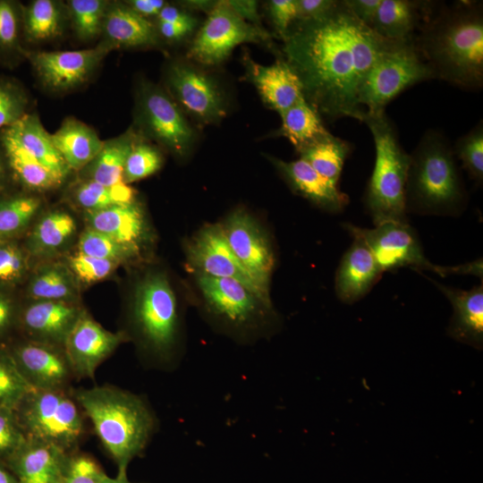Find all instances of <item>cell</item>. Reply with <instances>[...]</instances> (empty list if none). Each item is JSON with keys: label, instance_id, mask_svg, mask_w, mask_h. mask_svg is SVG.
<instances>
[{"label": "cell", "instance_id": "45", "mask_svg": "<svg viewBox=\"0 0 483 483\" xmlns=\"http://www.w3.org/2000/svg\"><path fill=\"white\" fill-rule=\"evenodd\" d=\"M33 388L19 373L4 345H0V406L14 409Z\"/></svg>", "mask_w": 483, "mask_h": 483}, {"label": "cell", "instance_id": "10", "mask_svg": "<svg viewBox=\"0 0 483 483\" xmlns=\"http://www.w3.org/2000/svg\"><path fill=\"white\" fill-rule=\"evenodd\" d=\"M196 281L210 313L228 329L256 332L271 323L272 305L233 278L197 274Z\"/></svg>", "mask_w": 483, "mask_h": 483}, {"label": "cell", "instance_id": "26", "mask_svg": "<svg viewBox=\"0 0 483 483\" xmlns=\"http://www.w3.org/2000/svg\"><path fill=\"white\" fill-rule=\"evenodd\" d=\"M87 220L89 227L109 236L136 253L148 235L144 213L135 202L89 212Z\"/></svg>", "mask_w": 483, "mask_h": 483}, {"label": "cell", "instance_id": "34", "mask_svg": "<svg viewBox=\"0 0 483 483\" xmlns=\"http://www.w3.org/2000/svg\"><path fill=\"white\" fill-rule=\"evenodd\" d=\"M351 151L352 146L348 141L330 133L297 152L300 158L309 163L320 175L337 184Z\"/></svg>", "mask_w": 483, "mask_h": 483}, {"label": "cell", "instance_id": "18", "mask_svg": "<svg viewBox=\"0 0 483 483\" xmlns=\"http://www.w3.org/2000/svg\"><path fill=\"white\" fill-rule=\"evenodd\" d=\"M126 341L123 332L106 330L83 310L64 345L76 379H94L98 366Z\"/></svg>", "mask_w": 483, "mask_h": 483}, {"label": "cell", "instance_id": "35", "mask_svg": "<svg viewBox=\"0 0 483 483\" xmlns=\"http://www.w3.org/2000/svg\"><path fill=\"white\" fill-rule=\"evenodd\" d=\"M31 301L75 302L77 286L72 271L60 264L41 267L31 277L27 288Z\"/></svg>", "mask_w": 483, "mask_h": 483}, {"label": "cell", "instance_id": "42", "mask_svg": "<svg viewBox=\"0 0 483 483\" xmlns=\"http://www.w3.org/2000/svg\"><path fill=\"white\" fill-rule=\"evenodd\" d=\"M162 164L163 157L159 149L140 137L125 161L123 182L128 184L148 177L157 173Z\"/></svg>", "mask_w": 483, "mask_h": 483}, {"label": "cell", "instance_id": "50", "mask_svg": "<svg viewBox=\"0 0 483 483\" xmlns=\"http://www.w3.org/2000/svg\"><path fill=\"white\" fill-rule=\"evenodd\" d=\"M20 307L11 294L0 290V345L15 337Z\"/></svg>", "mask_w": 483, "mask_h": 483}, {"label": "cell", "instance_id": "39", "mask_svg": "<svg viewBox=\"0 0 483 483\" xmlns=\"http://www.w3.org/2000/svg\"><path fill=\"white\" fill-rule=\"evenodd\" d=\"M33 195L13 194L0 198V240L18 235L30 225L40 208Z\"/></svg>", "mask_w": 483, "mask_h": 483}, {"label": "cell", "instance_id": "25", "mask_svg": "<svg viewBox=\"0 0 483 483\" xmlns=\"http://www.w3.org/2000/svg\"><path fill=\"white\" fill-rule=\"evenodd\" d=\"M101 35L112 49L155 47L160 39L156 25L124 2H109Z\"/></svg>", "mask_w": 483, "mask_h": 483}, {"label": "cell", "instance_id": "37", "mask_svg": "<svg viewBox=\"0 0 483 483\" xmlns=\"http://www.w3.org/2000/svg\"><path fill=\"white\" fill-rule=\"evenodd\" d=\"M23 5L14 0H0V64L14 66L24 58L22 40Z\"/></svg>", "mask_w": 483, "mask_h": 483}, {"label": "cell", "instance_id": "23", "mask_svg": "<svg viewBox=\"0 0 483 483\" xmlns=\"http://www.w3.org/2000/svg\"><path fill=\"white\" fill-rule=\"evenodd\" d=\"M430 281L445 295L453 306L447 327L450 337L477 350L483 347V284L464 291Z\"/></svg>", "mask_w": 483, "mask_h": 483}, {"label": "cell", "instance_id": "16", "mask_svg": "<svg viewBox=\"0 0 483 483\" xmlns=\"http://www.w3.org/2000/svg\"><path fill=\"white\" fill-rule=\"evenodd\" d=\"M226 241L262 293L269 296L275 259L268 238L255 219L242 209L232 212L221 225Z\"/></svg>", "mask_w": 483, "mask_h": 483}, {"label": "cell", "instance_id": "2", "mask_svg": "<svg viewBox=\"0 0 483 483\" xmlns=\"http://www.w3.org/2000/svg\"><path fill=\"white\" fill-rule=\"evenodd\" d=\"M434 4L414 44L435 79L464 90L483 86V8L479 1Z\"/></svg>", "mask_w": 483, "mask_h": 483}, {"label": "cell", "instance_id": "32", "mask_svg": "<svg viewBox=\"0 0 483 483\" xmlns=\"http://www.w3.org/2000/svg\"><path fill=\"white\" fill-rule=\"evenodd\" d=\"M67 18L65 4L59 1L34 0L23 5V44L46 42L61 37Z\"/></svg>", "mask_w": 483, "mask_h": 483}, {"label": "cell", "instance_id": "24", "mask_svg": "<svg viewBox=\"0 0 483 483\" xmlns=\"http://www.w3.org/2000/svg\"><path fill=\"white\" fill-rule=\"evenodd\" d=\"M247 70L264 103L280 116L303 96L297 74L284 59H278L271 65L248 59Z\"/></svg>", "mask_w": 483, "mask_h": 483}, {"label": "cell", "instance_id": "27", "mask_svg": "<svg viewBox=\"0 0 483 483\" xmlns=\"http://www.w3.org/2000/svg\"><path fill=\"white\" fill-rule=\"evenodd\" d=\"M434 4L429 1L381 0L371 29L387 40H412Z\"/></svg>", "mask_w": 483, "mask_h": 483}, {"label": "cell", "instance_id": "1", "mask_svg": "<svg viewBox=\"0 0 483 483\" xmlns=\"http://www.w3.org/2000/svg\"><path fill=\"white\" fill-rule=\"evenodd\" d=\"M284 60L297 74L304 98L329 120L362 122L358 92L366 73L393 41L360 21L343 0L318 20L295 21L283 38Z\"/></svg>", "mask_w": 483, "mask_h": 483}, {"label": "cell", "instance_id": "40", "mask_svg": "<svg viewBox=\"0 0 483 483\" xmlns=\"http://www.w3.org/2000/svg\"><path fill=\"white\" fill-rule=\"evenodd\" d=\"M109 2L106 0H70L66 2L68 19L79 39L87 42L101 35Z\"/></svg>", "mask_w": 483, "mask_h": 483}, {"label": "cell", "instance_id": "52", "mask_svg": "<svg viewBox=\"0 0 483 483\" xmlns=\"http://www.w3.org/2000/svg\"><path fill=\"white\" fill-rule=\"evenodd\" d=\"M339 2L337 0H295V21H311L325 17L338 6Z\"/></svg>", "mask_w": 483, "mask_h": 483}, {"label": "cell", "instance_id": "21", "mask_svg": "<svg viewBox=\"0 0 483 483\" xmlns=\"http://www.w3.org/2000/svg\"><path fill=\"white\" fill-rule=\"evenodd\" d=\"M292 191L307 199L318 208L338 213L349 203V197L337 184L320 175L305 160L299 158L286 162L269 158Z\"/></svg>", "mask_w": 483, "mask_h": 483}, {"label": "cell", "instance_id": "61", "mask_svg": "<svg viewBox=\"0 0 483 483\" xmlns=\"http://www.w3.org/2000/svg\"><path fill=\"white\" fill-rule=\"evenodd\" d=\"M101 483H133V482H131L128 479L127 476L125 477L116 476L115 478H110L106 475Z\"/></svg>", "mask_w": 483, "mask_h": 483}, {"label": "cell", "instance_id": "30", "mask_svg": "<svg viewBox=\"0 0 483 483\" xmlns=\"http://www.w3.org/2000/svg\"><path fill=\"white\" fill-rule=\"evenodd\" d=\"M4 129L39 163L63 181L66 178L71 170L54 146L50 133L45 130L37 114L28 113Z\"/></svg>", "mask_w": 483, "mask_h": 483}, {"label": "cell", "instance_id": "7", "mask_svg": "<svg viewBox=\"0 0 483 483\" xmlns=\"http://www.w3.org/2000/svg\"><path fill=\"white\" fill-rule=\"evenodd\" d=\"M70 390L29 392L14 408L29 439L54 445L67 453L79 449L86 436V416Z\"/></svg>", "mask_w": 483, "mask_h": 483}, {"label": "cell", "instance_id": "33", "mask_svg": "<svg viewBox=\"0 0 483 483\" xmlns=\"http://www.w3.org/2000/svg\"><path fill=\"white\" fill-rule=\"evenodd\" d=\"M281 119L282 124L276 135L288 139L297 151L330 134L322 123L321 115L303 96L281 115Z\"/></svg>", "mask_w": 483, "mask_h": 483}, {"label": "cell", "instance_id": "6", "mask_svg": "<svg viewBox=\"0 0 483 483\" xmlns=\"http://www.w3.org/2000/svg\"><path fill=\"white\" fill-rule=\"evenodd\" d=\"M362 123L373 137L376 159L368 182L364 204L375 225L407 222L405 186L410 154L402 148L397 131L386 112L365 113Z\"/></svg>", "mask_w": 483, "mask_h": 483}, {"label": "cell", "instance_id": "48", "mask_svg": "<svg viewBox=\"0 0 483 483\" xmlns=\"http://www.w3.org/2000/svg\"><path fill=\"white\" fill-rule=\"evenodd\" d=\"M68 264L73 275L85 284H92L106 278L118 265L112 260L101 259L79 252L69 258Z\"/></svg>", "mask_w": 483, "mask_h": 483}, {"label": "cell", "instance_id": "47", "mask_svg": "<svg viewBox=\"0 0 483 483\" xmlns=\"http://www.w3.org/2000/svg\"><path fill=\"white\" fill-rule=\"evenodd\" d=\"M28 268L26 256L13 242L0 240V288L19 283Z\"/></svg>", "mask_w": 483, "mask_h": 483}, {"label": "cell", "instance_id": "8", "mask_svg": "<svg viewBox=\"0 0 483 483\" xmlns=\"http://www.w3.org/2000/svg\"><path fill=\"white\" fill-rule=\"evenodd\" d=\"M413 39L393 41L366 73L358 92L366 113L386 112L388 103L404 89L435 79Z\"/></svg>", "mask_w": 483, "mask_h": 483}, {"label": "cell", "instance_id": "28", "mask_svg": "<svg viewBox=\"0 0 483 483\" xmlns=\"http://www.w3.org/2000/svg\"><path fill=\"white\" fill-rule=\"evenodd\" d=\"M50 135L70 170L86 167L101 150L105 141L91 127L74 117H66Z\"/></svg>", "mask_w": 483, "mask_h": 483}, {"label": "cell", "instance_id": "41", "mask_svg": "<svg viewBox=\"0 0 483 483\" xmlns=\"http://www.w3.org/2000/svg\"><path fill=\"white\" fill-rule=\"evenodd\" d=\"M453 151L470 177L477 184L481 185L483 182V124L481 121L456 140Z\"/></svg>", "mask_w": 483, "mask_h": 483}, {"label": "cell", "instance_id": "4", "mask_svg": "<svg viewBox=\"0 0 483 483\" xmlns=\"http://www.w3.org/2000/svg\"><path fill=\"white\" fill-rule=\"evenodd\" d=\"M467 199L448 139L437 130H428L410 154L406 213L456 216L464 209Z\"/></svg>", "mask_w": 483, "mask_h": 483}, {"label": "cell", "instance_id": "13", "mask_svg": "<svg viewBox=\"0 0 483 483\" xmlns=\"http://www.w3.org/2000/svg\"><path fill=\"white\" fill-rule=\"evenodd\" d=\"M165 89L180 108L203 124L218 123L226 102L217 82L188 62L174 61L165 70Z\"/></svg>", "mask_w": 483, "mask_h": 483}, {"label": "cell", "instance_id": "44", "mask_svg": "<svg viewBox=\"0 0 483 483\" xmlns=\"http://www.w3.org/2000/svg\"><path fill=\"white\" fill-rule=\"evenodd\" d=\"M30 98L16 80L0 76V131L18 122L25 114Z\"/></svg>", "mask_w": 483, "mask_h": 483}, {"label": "cell", "instance_id": "36", "mask_svg": "<svg viewBox=\"0 0 483 483\" xmlns=\"http://www.w3.org/2000/svg\"><path fill=\"white\" fill-rule=\"evenodd\" d=\"M76 230L73 217L64 211H53L37 223L28 238V249L37 256L54 253L64 246Z\"/></svg>", "mask_w": 483, "mask_h": 483}, {"label": "cell", "instance_id": "15", "mask_svg": "<svg viewBox=\"0 0 483 483\" xmlns=\"http://www.w3.org/2000/svg\"><path fill=\"white\" fill-rule=\"evenodd\" d=\"M19 373L38 390H70L76 379L63 347L15 336L5 345Z\"/></svg>", "mask_w": 483, "mask_h": 483}, {"label": "cell", "instance_id": "43", "mask_svg": "<svg viewBox=\"0 0 483 483\" xmlns=\"http://www.w3.org/2000/svg\"><path fill=\"white\" fill-rule=\"evenodd\" d=\"M78 250L79 253L112 260L118 264L137 254L109 236L90 227H88L80 236Z\"/></svg>", "mask_w": 483, "mask_h": 483}, {"label": "cell", "instance_id": "29", "mask_svg": "<svg viewBox=\"0 0 483 483\" xmlns=\"http://www.w3.org/2000/svg\"><path fill=\"white\" fill-rule=\"evenodd\" d=\"M0 149L8 170L26 189L48 191L57 188L64 182L30 155L6 129L0 131Z\"/></svg>", "mask_w": 483, "mask_h": 483}, {"label": "cell", "instance_id": "31", "mask_svg": "<svg viewBox=\"0 0 483 483\" xmlns=\"http://www.w3.org/2000/svg\"><path fill=\"white\" fill-rule=\"evenodd\" d=\"M140 137L134 130L130 129L116 138L105 140L98 154L82 169L85 171V180L105 186L123 182L125 161Z\"/></svg>", "mask_w": 483, "mask_h": 483}, {"label": "cell", "instance_id": "12", "mask_svg": "<svg viewBox=\"0 0 483 483\" xmlns=\"http://www.w3.org/2000/svg\"><path fill=\"white\" fill-rule=\"evenodd\" d=\"M271 38L264 28L240 18L226 1H217L191 44L187 56L204 65H216L225 61L240 44L267 42Z\"/></svg>", "mask_w": 483, "mask_h": 483}, {"label": "cell", "instance_id": "3", "mask_svg": "<svg viewBox=\"0 0 483 483\" xmlns=\"http://www.w3.org/2000/svg\"><path fill=\"white\" fill-rule=\"evenodd\" d=\"M72 394L115 463L117 476H127L129 464L143 455L158 428L148 401L112 385L72 389Z\"/></svg>", "mask_w": 483, "mask_h": 483}, {"label": "cell", "instance_id": "53", "mask_svg": "<svg viewBox=\"0 0 483 483\" xmlns=\"http://www.w3.org/2000/svg\"><path fill=\"white\" fill-rule=\"evenodd\" d=\"M343 2L355 18L371 28L381 0H343Z\"/></svg>", "mask_w": 483, "mask_h": 483}, {"label": "cell", "instance_id": "55", "mask_svg": "<svg viewBox=\"0 0 483 483\" xmlns=\"http://www.w3.org/2000/svg\"><path fill=\"white\" fill-rule=\"evenodd\" d=\"M226 4L243 21L262 27L258 12V2L254 0H228Z\"/></svg>", "mask_w": 483, "mask_h": 483}, {"label": "cell", "instance_id": "22", "mask_svg": "<svg viewBox=\"0 0 483 483\" xmlns=\"http://www.w3.org/2000/svg\"><path fill=\"white\" fill-rule=\"evenodd\" d=\"M343 256L335 274V292L345 303L363 298L380 279L383 272L371 250L358 236Z\"/></svg>", "mask_w": 483, "mask_h": 483}, {"label": "cell", "instance_id": "11", "mask_svg": "<svg viewBox=\"0 0 483 483\" xmlns=\"http://www.w3.org/2000/svg\"><path fill=\"white\" fill-rule=\"evenodd\" d=\"M343 227L350 235L358 236L366 243L382 272L410 267L432 271L442 276L457 274V266L435 265L426 258L418 235L408 222L389 221L372 229L352 224H344Z\"/></svg>", "mask_w": 483, "mask_h": 483}, {"label": "cell", "instance_id": "14", "mask_svg": "<svg viewBox=\"0 0 483 483\" xmlns=\"http://www.w3.org/2000/svg\"><path fill=\"white\" fill-rule=\"evenodd\" d=\"M113 49L104 41L80 50L32 51L25 48L26 58L41 85L53 92L75 89L94 74Z\"/></svg>", "mask_w": 483, "mask_h": 483}, {"label": "cell", "instance_id": "57", "mask_svg": "<svg viewBox=\"0 0 483 483\" xmlns=\"http://www.w3.org/2000/svg\"><path fill=\"white\" fill-rule=\"evenodd\" d=\"M157 21L191 22L197 21L190 13L174 5L166 4L157 16Z\"/></svg>", "mask_w": 483, "mask_h": 483}, {"label": "cell", "instance_id": "51", "mask_svg": "<svg viewBox=\"0 0 483 483\" xmlns=\"http://www.w3.org/2000/svg\"><path fill=\"white\" fill-rule=\"evenodd\" d=\"M267 12L276 32L284 38L296 20L295 0L268 1Z\"/></svg>", "mask_w": 483, "mask_h": 483}, {"label": "cell", "instance_id": "5", "mask_svg": "<svg viewBox=\"0 0 483 483\" xmlns=\"http://www.w3.org/2000/svg\"><path fill=\"white\" fill-rule=\"evenodd\" d=\"M129 324L145 364L174 370L181 359V320L176 296L164 274L149 273L139 282Z\"/></svg>", "mask_w": 483, "mask_h": 483}, {"label": "cell", "instance_id": "58", "mask_svg": "<svg viewBox=\"0 0 483 483\" xmlns=\"http://www.w3.org/2000/svg\"><path fill=\"white\" fill-rule=\"evenodd\" d=\"M216 2H212V1L191 0V1H183L182 2L181 4L188 10L203 11V12H208V13H209L214 8V6L216 5Z\"/></svg>", "mask_w": 483, "mask_h": 483}, {"label": "cell", "instance_id": "46", "mask_svg": "<svg viewBox=\"0 0 483 483\" xmlns=\"http://www.w3.org/2000/svg\"><path fill=\"white\" fill-rule=\"evenodd\" d=\"M106 476L95 458L77 449L68 454L63 483H101Z\"/></svg>", "mask_w": 483, "mask_h": 483}, {"label": "cell", "instance_id": "19", "mask_svg": "<svg viewBox=\"0 0 483 483\" xmlns=\"http://www.w3.org/2000/svg\"><path fill=\"white\" fill-rule=\"evenodd\" d=\"M83 309L76 302L30 301L20 307V337L63 347Z\"/></svg>", "mask_w": 483, "mask_h": 483}, {"label": "cell", "instance_id": "54", "mask_svg": "<svg viewBox=\"0 0 483 483\" xmlns=\"http://www.w3.org/2000/svg\"><path fill=\"white\" fill-rule=\"evenodd\" d=\"M197 22V21L191 22L157 21L156 27L159 37L161 36L170 41H175L190 34L195 29Z\"/></svg>", "mask_w": 483, "mask_h": 483}, {"label": "cell", "instance_id": "49", "mask_svg": "<svg viewBox=\"0 0 483 483\" xmlns=\"http://www.w3.org/2000/svg\"><path fill=\"white\" fill-rule=\"evenodd\" d=\"M26 440L14 409L0 406V461L5 463Z\"/></svg>", "mask_w": 483, "mask_h": 483}, {"label": "cell", "instance_id": "60", "mask_svg": "<svg viewBox=\"0 0 483 483\" xmlns=\"http://www.w3.org/2000/svg\"><path fill=\"white\" fill-rule=\"evenodd\" d=\"M7 165L4 155L0 149V186L2 185L7 172Z\"/></svg>", "mask_w": 483, "mask_h": 483}, {"label": "cell", "instance_id": "17", "mask_svg": "<svg viewBox=\"0 0 483 483\" xmlns=\"http://www.w3.org/2000/svg\"><path fill=\"white\" fill-rule=\"evenodd\" d=\"M187 258L197 274L233 278L272 305L233 254L221 225L204 226L188 244Z\"/></svg>", "mask_w": 483, "mask_h": 483}, {"label": "cell", "instance_id": "56", "mask_svg": "<svg viewBox=\"0 0 483 483\" xmlns=\"http://www.w3.org/2000/svg\"><path fill=\"white\" fill-rule=\"evenodd\" d=\"M138 14L144 18L157 16L166 4L164 0H129L124 2Z\"/></svg>", "mask_w": 483, "mask_h": 483}, {"label": "cell", "instance_id": "38", "mask_svg": "<svg viewBox=\"0 0 483 483\" xmlns=\"http://www.w3.org/2000/svg\"><path fill=\"white\" fill-rule=\"evenodd\" d=\"M72 197L76 204L88 213L134 202V191L124 182L105 186L84 180L74 188Z\"/></svg>", "mask_w": 483, "mask_h": 483}, {"label": "cell", "instance_id": "9", "mask_svg": "<svg viewBox=\"0 0 483 483\" xmlns=\"http://www.w3.org/2000/svg\"><path fill=\"white\" fill-rule=\"evenodd\" d=\"M134 116L140 136L156 141L176 157L191 153L196 132L165 88L140 80L136 89Z\"/></svg>", "mask_w": 483, "mask_h": 483}, {"label": "cell", "instance_id": "59", "mask_svg": "<svg viewBox=\"0 0 483 483\" xmlns=\"http://www.w3.org/2000/svg\"><path fill=\"white\" fill-rule=\"evenodd\" d=\"M0 483H18L17 479L6 465L0 461Z\"/></svg>", "mask_w": 483, "mask_h": 483}, {"label": "cell", "instance_id": "20", "mask_svg": "<svg viewBox=\"0 0 483 483\" xmlns=\"http://www.w3.org/2000/svg\"><path fill=\"white\" fill-rule=\"evenodd\" d=\"M69 453L35 439H29L6 461L18 483H63Z\"/></svg>", "mask_w": 483, "mask_h": 483}]
</instances>
